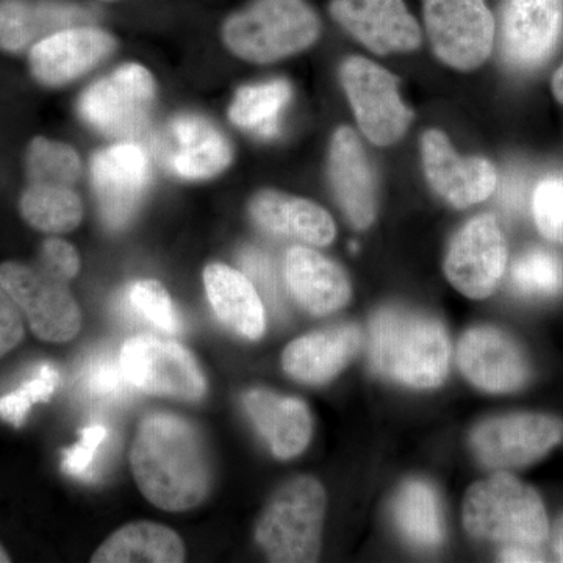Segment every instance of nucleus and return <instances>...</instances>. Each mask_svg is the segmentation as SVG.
Returning a JSON list of instances; mask_svg holds the SVG:
<instances>
[{"label":"nucleus","instance_id":"nucleus-1","mask_svg":"<svg viewBox=\"0 0 563 563\" xmlns=\"http://www.w3.org/2000/svg\"><path fill=\"white\" fill-rule=\"evenodd\" d=\"M131 466L144 498L168 512L190 510L209 495L211 466L201 433L174 415H151L141 422Z\"/></svg>","mask_w":563,"mask_h":563},{"label":"nucleus","instance_id":"nucleus-2","mask_svg":"<svg viewBox=\"0 0 563 563\" xmlns=\"http://www.w3.org/2000/svg\"><path fill=\"white\" fill-rule=\"evenodd\" d=\"M451 346L442 322L404 307H384L369 321V362L374 372L413 388L446 379Z\"/></svg>","mask_w":563,"mask_h":563},{"label":"nucleus","instance_id":"nucleus-3","mask_svg":"<svg viewBox=\"0 0 563 563\" xmlns=\"http://www.w3.org/2000/svg\"><path fill=\"white\" fill-rule=\"evenodd\" d=\"M462 515L470 536L503 547L542 548L550 537L539 492L507 472L473 484L463 499Z\"/></svg>","mask_w":563,"mask_h":563},{"label":"nucleus","instance_id":"nucleus-4","mask_svg":"<svg viewBox=\"0 0 563 563\" xmlns=\"http://www.w3.org/2000/svg\"><path fill=\"white\" fill-rule=\"evenodd\" d=\"M320 33V18L307 0H252L222 25L225 47L261 65L306 51Z\"/></svg>","mask_w":563,"mask_h":563},{"label":"nucleus","instance_id":"nucleus-5","mask_svg":"<svg viewBox=\"0 0 563 563\" xmlns=\"http://www.w3.org/2000/svg\"><path fill=\"white\" fill-rule=\"evenodd\" d=\"M324 514L322 485L310 476L295 477L274 493L258 520L255 539L272 562H317Z\"/></svg>","mask_w":563,"mask_h":563},{"label":"nucleus","instance_id":"nucleus-6","mask_svg":"<svg viewBox=\"0 0 563 563\" xmlns=\"http://www.w3.org/2000/svg\"><path fill=\"white\" fill-rule=\"evenodd\" d=\"M154 98L150 70L129 63L92 84L81 96L79 110L96 131L110 139L133 141L147 128Z\"/></svg>","mask_w":563,"mask_h":563},{"label":"nucleus","instance_id":"nucleus-7","mask_svg":"<svg viewBox=\"0 0 563 563\" xmlns=\"http://www.w3.org/2000/svg\"><path fill=\"white\" fill-rule=\"evenodd\" d=\"M0 284L43 342L66 343L79 333L80 309L68 282L52 276L40 265L5 262L0 265Z\"/></svg>","mask_w":563,"mask_h":563},{"label":"nucleus","instance_id":"nucleus-8","mask_svg":"<svg viewBox=\"0 0 563 563\" xmlns=\"http://www.w3.org/2000/svg\"><path fill=\"white\" fill-rule=\"evenodd\" d=\"M437 57L457 70L479 68L495 46L496 21L485 0H422Z\"/></svg>","mask_w":563,"mask_h":563},{"label":"nucleus","instance_id":"nucleus-9","mask_svg":"<svg viewBox=\"0 0 563 563\" xmlns=\"http://www.w3.org/2000/svg\"><path fill=\"white\" fill-rule=\"evenodd\" d=\"M340 77L363 135L377 146L401 140L413 111L399 96L398 77L363 57L347 58Z\"/></svg>","mask_w":563,"mask_h":563},{"label":"nucleus","instance_id":"nucleus-10","mask_svg":"<svg viewBox=\"0 0 563 563\" xmlns=\"http://www.w3.org/2000/svg\"><path fill=\"white\" fill-rule=\"evenodd\" d=\"M563 440V420L547 413H510L481 422L472 433L473 453L490 470L523 468Z\"/></svg>","mask_w":563,"mask_h":563},{"label":"nucleus","instance_id":"nucleus-11","mask_svg":"<svg viewBox=\"0 0 563 563\" xmlns=\"http://www.w3.org/2000/svg\"><path fill=\"white\" fill-rule=\"evenodd\" d=\"M120 365L125 383L151 395L199 401L207 391L198 362L179 343L135 336L122 344Z\"/></svg>","mask_w":563,"mask_h":563},{"label":"nucleus","instance_id":"nucleus-12","mask_svg":"<svg viewBox=\"0 0 563 563\" xmlns=\"http://www.w3.org/2000/svg\"><path fill=\"white\" fill-rule=\"evenodd\" d=\"M562 35L563 0H503L499 54L510 69H539L553 57Z\"/></svg>","mask_w":563,"mask_h":563},{"label":"nucleus","instance_id":"nucleus-13","mask_svg":"<svg viewBox=\"0 0 563 563\" xmlns=\"http://www.w3.org/2000/svg\"><path fill=\"white\" fill-rule=\"evenodd\" d=\"M507 240L493 214H481L455 233L444 258V274L466 298L490 296L506 272Z\"/></svg>","mask_w":563,"mask_h":563},{"label":"nucleus","instance_id":"nucleus-14","mask_svg":"<svg viewBox=\"0 0 563 563\" xmlns=\"http://www.w3.org/2000/svg\"><path fill=\"white\" fill-rule=\"evenodd\" d=\"M154 151L166 173L187 180L209 179L232 162L228 139L196 114H180L166 122L155 135Z\"/></svg>","mask_w":563,"mask_h":563},{"label":"nucleus","instance_id":"nucleus-15","mask_svg":"<svg viewBox=\"0 0 563 563\" xmlns=\"http://www.w3.org/2000/svg\"><path fill=\"white\" fill-rule=\"evenodd\" d=\"M150 179V158L133 141L113 144L92 157V188L109 228L121 229L132 220Z\"/></svg>","mask_w":563,"mask_h":563},{"label":"nucleus","instance_id":"nucleus-16","mask_svg":"<svg viewBox=\"0 0 563 563\" xmlns=\"http://www.w3.org/2000/svg\"><path fill=\"white\" fill-rule=\"evenodd\" d=\"M457 358L466 379L484 391H518L531 379V363L521 344L493 325L463 333Z\"/></svg>","mask_w":563,"mask_h":563},{"label":"nucleus","instance_id":"nucleus-17","mask_svg":"<svg viewBox=\"0 0 563 563\" xmlns=\"http://www.w3.org/2000/svg\"><path fill=\"white\" fill-rule=\"evenodd\" d=\"M426 177L437 195L455 209H468L495 191L498 174L487 158H462L443 132L428 131L421 139Z\"/></svg>","mask_w":563,"mask_h":563},{"label":"nucleus","instance_id":"nucleus-18","mask_svg":"<svg viewBox=\"0 0 563 563\" xmlns=\"http://www.w3.org/2000/svg\"><path fill=\"white\" fill-rule=\"evenodd\" d=\"M333 21L377 55L421 46V29L402 0H332Z\"/></svg>","mask_w":563,"mask_h":563},{"label":"nucleus","instance_id":"nucleus-19","mask_svg":"<svg viewBox=\"0 0 563 563\" xmlns=\"http://www.w3.org/2000/svg\"><path fill=\"white\" fill-rule=\"evenodd\" d=\"M117 38L92 25H77L41 40L29 54L32 76L46 87L79 79L114 51Z\"/></svg>","mask_w":563,"mask_h":563},{"label":"nucleus","instance_id":"nucleus-20","mask_svg":"<svg viewBox=\"0 0 563 563\" xmlns=\"http://www.w3.org/2000/svg\"><path fill=\"white\" fill-rule=\"evenodd\" d=\"M329 179L347 220L357 229L368 228L376 217V179L357 133L350 128L333 133Z\"/></svg>","mask_w":563,"mask_h":563},{"label":"nucleus","instance_id":"nucleus-21","mask_svg":"<svg viewBox=\"0 0 563 563\" xmlns=\"http://www.w3.org/2000/svg\"><path fill=\"white\" fill-rule=\"evenodd\" d=\"M92 20L90 10L70 0H0V49L20 54L54 33Z\"/></svg>","mask_w":563,"mask_h":563},{"label":"nucleus","instance_id":"nucleus-22","mask_svg":"<svg viewBox=\"0 0 563 563\" xmlns=\"http://www.w3.org/2000/svg\"><path fill=\"white\" fill-rule=\"evenodd\" d=\"M362 346L357 325L342 324L307 333L285 347L282 365L292 379L324 384L342 372Z\"/></svg>","mask_w":563,"mask_h":563},{"label":"nucleus","instance_id":"nucleus-23","mask_svg":"<svg viewBox=\"0 0 563 563\" xmlns=\"http://www.w3.org/2000/svg\"><path fill=\"white\" fill-rule=\"evenodd\" d=\"M285 280L307 312L324 317L346 306L351 284L336 263L310 247L295 246L285 255Z\"/></svg>","mask_w":563,"mask_h":563},{"label":"nucleus","instance_id":"nucleus-24","mask_svg":"<svg viewBox=\"0 0 563 563\" xmlns=\"http://www.w3.org/2000/svg\"><path fill=\"white\" fill-rule=\"evenodd\" d=\"M244 409L265 437L276 457H296L312 439V417L306 404L276 393L255 388L244 393Z\"/></svg>","mask_w":563,"mask_h":563},{"label":"nucleus","instance_id":"nucleus-25","mask_svg":"<svg viewBox=\"0 0 563 563\" xmlns=\"http://www.w3.org/2000/svg\"><path fill=\"white\" fill-rule=\"evenodd\" d=\"M250 211L252 220L272 235L290 236L313 246H328L335 239L331 214L307 199L263 190L252 198Z\"/></svg>","mask_w":563,"mask_h":563},{"label":"nucleus","instance_id":"nucleus-26","mask_svg":"<svg viewBox=\"0 0 563 563\" xmlns=\"http://www.w3.org/2000/svg\"><path fill=\"white\" fill-rule=\"evenodd\" d=\"M207 298L218 320L236 335L262 339L266 318L261 295L246 274L222 263H211L203 272Z\"/></svg>","mask_w":563,"mask_h":563},{"label":"nucleus","instance_id":"nucleus-27","mask_svg":"<svg viewBox=\"0 0 563 563\" xmlns=\"http://www.w3.org/2000/svg\"><path fill=\"white\" fill-rule=\"evenodd\" d=\"M185 548L180 537L166 526L135 521L118 529L92 554V563H180Z\"/></svg>","mask_w":563,"mask_h":563},{"label":"nucleus","instance_id":"nucleus-28","mask_svg":"<svg viewBox=\"0 0 563 563\" xmlns=\"http://www.w3.org/2000/svg\"><path fill=\"white\" fill-rule=\"evenodd\" d=\"M393 515L399 531L410 543L421 548H435L442 543L443 510L432 484L407 481L396 493Z\"/></svg>","mask_w":563,"mask_h":563},{"label":"nucleus","instance_id":"nucleus-29","mask_svg":"<svg viewBox=\"0 0 563 563\" xmlns=\"http://www.w3.org/2000/svg\"><path fill=\"white\" fill-rule=\"evenodd\" d=\"M22 218L41 232L74 231L84 218V203L68 185L29 181L20 201Z\"/></svg>","mask_w":563,"mask_h":563},{"label":"nucleus","instance_id":"nucleus-30","mask_svg":"<svg viewBox=\"0 0 563 563\" xmlns=\"http://www.w3.org/2000/svg\"><path fill=\"white\" fill-rule=\"evenodd\" d=\"M291 98L287 80H272L251 85L236 91L229 117L233 124L263 139H273L279 132L282 110Z\"/></svg>","mask_w":563,"mask_h":563},{"label":"nucleus","instance_id":"nucleus-31","mask_svg":"<svg viewBox=\"0 0 563 563\" xmlns=\"http://www.w3.org/2000/svg\"><path fill=\"white\" fill-rule=\"evenodd\" d=\"M510 282L528 298H553L563 291V262L554 252L531 247L514 262Z\"/></svg>","mask_w":563,"mask_h":563},{"label":"nucleus","instance_id":"nucleus-32","mask_svg":"<svg viewBox=\"0 0 563 563\" xmlns=\"http://www.w3.org/2000/svg\"><path fill=\"white\" fill-rule=\"evenodd\" d=\"M80 173L79 154L68 144L44 136L32 140L27 150L29 181L74 187L79 180Z\"/></svg>","mask_w":563,"mask_h":563},{"label":"nucleus","instance_id":"nucleus-33","mask_svg":"<svg viewBox=\"0 0 563 563\" xmlns=\"http://www.w3.org/2000/svg\"><path fill=\"white\" fill-rule=\"evenodd\" d=\"M60 373L54 366H41L32 379L25 380L20 388L0 398V418L14 428H21L32 406L49 401L60 385Z\"/></svg>","mask_w":563,"mask_h":563},{"label":"nucleus","instance_id":"nucleus-34","mask_svg":"<svg viewBox=\"0 0 563 563\" xmlns=\"http://www.w3.org/2000/svg\"><path fill=\"white\" fill-rule=\"evenodd\" d=\"M131 306L151 321L155 328L166 333H177L180 329V318L169 292L161 282L144 279L135 282L129 288Z\"/></svg>","mask_w":563,"mask_h":563},{"label":"nucleus","instance_id":"nucleus-35","mask_svg":"<svg viewBox=\"0 0 563 563\" xmlns=\"http://www.w3.org/2000/svg\"><path fill=\"white\" fill-rule=\"evenodd\" d=\"M533 220L544 239L563 243V179L548 177L533 191Z\"/></svg>","mask_w":563,"mask_h":563},{"label":"nucleus","instance_id":"nucleus-36","mask_svg":"<svg viewBox=\"0 0 563 563\" xmlns=\"http://www.w3.org/2000/svg\"><path fill=\"white\" fill-rule=\"evenodd\" d=\"M106 439V426L92 424L85 429L81 432L80 442L63 453V472L80 479L90 476L91 463L95 462L96 453Z\"/></svg>","mask_w":563,"mask_h":563},{"label":"nucleus","instance_id":"nucleus-37","mask_svg":"<svg viewBox=\"0 0 563 563\" xmlns=\"http://www.w3.org/2000/svg\"><path fill=\"white\" fill-rule=\"evenodd\" d=\"M240 263H242L244 274L250 277L255 288H261L265 298L272 302V306L280 310V285L268 255L263 254V252L258 250H254V247H247V250H244L242 255H240Z\"/></svg>","mask_w":563,"mask_h":563},{"label":"nucleus","instance_id":"nucleus-38","mask_svg":"<svg viewBox=\"0 0 563 563\" xmlns=\"http://www.w3.org/2000/svg\"><path fill=\"white\" fill-rule=\"evenodd\" d=\"M38 265L52 276L69 282L79 274L80 257L73 244L49 239L41 246Z\"/></svg>","mask_w":563,"mask_h":563},{"label":"nucleus","instance_id":"nucleus-39","mask_svg":"<svg viewBox=\"0 0 563 563\" xmlns=\"http://www.w3.org/2000/svg\"><path fill=\"white\" fill-rule=\"evenodd\" d=\"M24 339V322L18 303L0 284V358Z\"/></svg>","mask_w":563,"mask_h":563},{"label":"nucleus","instance_id":"nucleus-40","mask_svg":"<svg viewBox=\"0 0 563 563\" xmlns=\"http://www.w3.org/2000/svg\"><path fill=\"white\" fill-rule=\"evenodd\" d=\"M125 377L121 365L110 361L92 363L87 373V388L91 395L110 396L121 390Z\"/></svg>","mask_w":563,"mask_h":563},{"label":"nucleus","instance_id":"nucleus-41","mask_svg":"<svg viewBox=\"0 0 563 563\" xmlns=\"http://www.w3.org/2000/svg\"><path fill=\"white\" fill-rule=\"evenodd\" d=\"M501 562H543V554L540 548L533 547H503L499 553Z\"/></svg>","mask_w":563,"mask_h":563},{"label":"nucleus","instance_id":"nucleus-42","mask_svg":"<svg viewBox=\"0 0 563 563\" xmlns=\"http://www.w3.org/2000/svg\"><path fill=\"white\" fill-rule=\"evenodd\" d=\"M551 543H553V550L559 561L563 562V512L555 520L553 532H551Z\"/></svg>","mask_w":563,"mask_h":563},{"label":"nucleus","instance_id":"nucleus-43","mask_svg":"<svg viewBox=\"0 0 563 563\" xmlns=\"http://www.w3.org/2000/svg\"><path fill=\"white\" fill-rule=\"evenodd\" d=\"M551 87H553L554 98L563 106V65L555 70Z\"/></svg>","mask_w":563,"mask_h":563},{"label":"nucleus","instance_id":"nucleus-44","mask_svg":"<svg viewBox=\"0 0 563 563\" xmlns=\"http://www.w3.org/2000/svg\"><path fill=\"white\" fill-rule=\"evenodd\" d=\"M10 555L7 554V551L3 550L2 544H0V563H7L10 562Z\"/></svg>","mask_w":563,"mask_h":563},{"label":"nucleus","instance_id":"nucleus-45","mask_svg":"<svg viewBox=\"0 0 563 563\" xmlns=\"http://www.w3.org/2000/svg\"><path fill=\"white\" fill-rule=\"evenodd\" d=\"M102 2H117V0H102Z\"/></svg>","mask_w":563,"mask_h":563}]
</instances>
